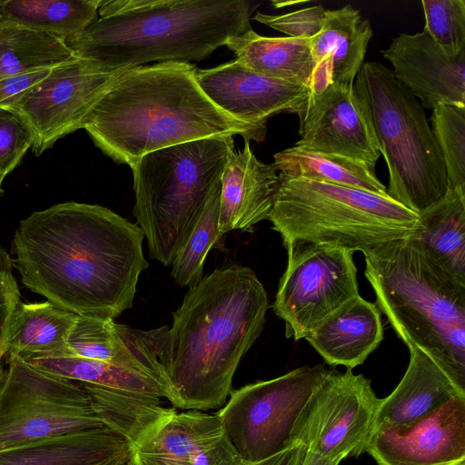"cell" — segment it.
Instances as JSON below:
<instances>
[{"instance_id": "obj_6", "label": "cell", "mask_w": 465, "mask_h": 465, "mask_svg": "<svg viewBox=\"0 0 465 465\" xmlns=\"http://www.w3.org/2000/svg\"><path fill=\"white\" fill-rule=\"evenodd\" d=\"M279 178L268 220L285 247L303 242L365 253L423 231L420 215L389 195L302 177Z\"/></svg>"}, {"instance_id": "obj_28", "label": "cell", "mask_w": 465, "mask_h": 465, "mask_svg": "<svg viewBox=\"0 0 465 465\" xmlns=\"http://www.w3.org/2000/svg\"><path fill=\"white\" fill-rule=\"evenodd\" d=\"M420 217L423 231L416 238L444 270L465 284V193L449 189Z\"/></svg>"}, {"instance_id": "obj_12", "label": "cell", "mask_w": 465, "mask_h": 465, "mask_svg": "<svg viewBox=\"0 0 465 465\" xmlns=\"http://www.w3.org/2000/svg\"><path fill=\"white\" fill-rule=\"evenodd\" d=\"M124 69L78 57L52 70L40 84L7 107L28 132L35 155L83 129L85 118Z\"/></svg>"}, {"instance_id": "obj_36", "label": "cell", "mask_w": 465, "mask_h": 465, "mask_svg": "<svg viewBox=\"0 0 465 465\" xmlns=\"http://www.w3.org/2000/svg\"><path fill=\"white\" fill-rule=\"evenodd\" d=\"M326 18V9L314 5L283 15L258 12L253 19L290 37L312 38L318 35Z\"/></svg>"}, {"instance_id": "obj_42", "label": "cell", "mask_w": 465, "mask_h": 465, "mask_svg": "<svg viewBox=\"0 0 465 465\" xmlns=\"http://www.w3.org/2000/svg\"><path fill=\"white\" fill-rule=\"evenodd\" d=\"M340 461L329 460L308 450L301 465H339Z\"/></svg>"}, {"instance_id": "obj_30", "label": "cell", "mask_w": 465, "mask_h": 465, "mask_svg": "<svg viewBox=\"0 0 465 465\" xmlns=\"http://www.w3.org/2000/svg\"><path fill=\"white\" fill-rule=\"evenodd\" d=\"M273 159L272 164L284 177H302L388 195L387 188L377 178L375 169L345 156L292 146L274 153Z\"/></svg>"}, {"instance_id": "obj_3", "label": "cell", "mask_w": 465, "mask_h": 465, "mask_svg": "<svg viewBox=\"0 0 465 465\" xmlns=\"http://www.w3.org/2000/svg\"><path fill=\"white\" fill-rule=\"evenodd\" d=\"M196 67L163 62L124 69L84 120L96 147L130 167L151 152L211 137L262 142L266 130L223 113L203 94Z\"/></svg>"}, {"instance_id": "obj_43", "label": "cell", "mask_w": 465, "mask_h": 465, "mask_svg": "<svg viewBox=\"0 0 465 465\" xmlns=\"http://www.w3.org/2000/svg\"><path fill=\"white\" fill-rule=\"evenodd\" d=\"M126 465H141L137 459L132 454Z\"/></svg>"}, {"instance_id": "obj_8", "label": "cell", "mask_w": 465, "mask_h": 465, "mask_svg": "<svg viewBox=\"0 0 465 465\" xmlns=\"http://www.w3.org/2000/svg\"><path fill=\"white\" fill-rule=\"evenodd\" d=\"M232 137H211L164 147L131 166L134 215L152 259L171 265L221 180Z\"/></svg>"}, {"instance_id": "obj_13", "label": "cell", "mask_w": 465, "mask_h": 465, "mask_svg": "<svg viewBox=\"0 0 465 465\" xmlns=\"http://www.w3.org/2000/svg\"><path fill=\"white\" fill-rule=\"evenodd\" d=\"M380 400L362 374L332 371L301 415L295 444L340 462L358 457L366 451Z\"/></svg>"}, {"instance_id": "obj_33", "label": "cell", "mask_w": 465, "mask_h": 465, "mask_svg": "<svg viewBox=\"0 0 465 465\" xmlns=\"http://www.w3.org/2000/svg\"><path fill=\"white\" fill-rule=\"evenodd\" d=\"M221 196V180L212 193L175 254L172 265V277L181 287H193L201 280L203 263L212 246L221 238L218 231Z\"/></svg>"}, {"instance_id": "obj_34", "label": "cell", "mask_w": 465, "mask_h": 465, "mask_svg": "<svg viewBox=\"0 0 465 465\" xmlns=\"http://www.w3.org/2000/svg\"><path fill=\"white\" fill-rule=\"evenodd\" d=\"M430 121L445 163L449 189L465 193V105L438 104Z\"/></svg>"}, {"instance_id": "obj_27", "label": "cell", "mask_w": 465, "mask_h": 465, "mask_svg": "<svg viewBox=\"0 0 465 465\" xmlns=\"http://www.w3.org/2000/svg\"><path fill=\"white\" fill-rule=\"evenodd\" d=\"M104 426L124 437L132 449L143 441L172 413L160 398L80 382Z\"/></svg>"}, {"instance_id": "obj_29", "label": "cell", "mask_w": 465, "mask_h": 465, "mask_svg": "<svg viewBox=\"0 0 465 465\" xmlns=\"http://www.w3.org/2000/svg\"><path fill=\"white\" fill-rule=\"evenodd\" d=\"M102 0H4L0 21L46 32L69 42L98 17Z\"/></svg>"}, {"instance_id": "obj_39", "label": "cell", "mask_w": 465, "mask_h": 465, "mask_svg": "<svg viewBox=\"0 0 465 465\" xmlns=\"http://www.w3.org/2000/svg\"><path fill=\"white\" fill-rule=\"evenodd\" d=\"M53 69H41L0 77V110H5L25 93L40 84Z\"/></svg>"}, {"instance_id": "obj_11", "label": "cell", "mask_w": 465, "mask_h": 465, "mask_svg": "<svg viewBox=\"0 0 465 465\" xmlns=\"http://www.w3.org/2000/svg\"><path fill=\"white\" fill-rule=\"evenodd\" d=\"M286 249L273 311L285 322L286 337L299 341L359 295L357 268L344 248L296 242Z\"/></svg>"}, {"instance_id": "obj_1", "label": "cell", "mask_w": 465, "mask_h": 465, "mask_svg": "<svg viewBox=\"0 0 465 465\" xmlns=\"http://www.w3.org/2000/svg\"><path fill=\"white\" fill-rule=\"evenodd\" d=\"M137 225L98 205L65 202L32 213L13 238L23 284L77 315L114 320L149 267Z\"/></svg>"}, {"instance_id": "obj_26", "label": "cell", "mask_w": 465, "mask_h": 465, "mask_svg": "<svg viewBox=\"0 0 465 465\" xmlns=\"http://www.w3.org/2000/svg\"><path fill=\"white\" fill-rule=\"evenodd\" d=\"M77 314L46 301L20 302L11 319L5 356L22 359L70 356L67 340Z\"/></svg>"}, {"instance_id": "obj_17", "label": "cell", "mask_w": 465, "mask_h": 465, "mask_svg": "<svg viewBox=\"0 0 465 465\" xmlns=\"http://www.w3.org/2000/svg\"><path fill=\"white\" fill-rule=\"evenodd\" d=\"M381 52L392 65L394 77L424 109L465 105V51L447 55L423 28L416 34L398 35Z\"/></svg>"}, {"instance_id": "obj_2", "label": "cell", "mask_w": 465, "mask_h": 465, "mask_svg": "<svg viewBox=\"0 0 465 465\" xmlns=\"http://www.w3.org/2000/svg\"><path fill=\"white\" fill-rule=\"evenodd\" d=\"M268 306L262 283L245 266L216 269L189 289L173 312L163 360L173 407L208 411L226 402Z\"/></svg>"}, {"instance_id": "obj_5", "label": "cell", "mask_w": 465, "mask_h": 465, "mask_svg": "<svg viewBox=\"0 0 465 465\" xmlns=\"http://www.w3.org/2000/svg\"><path fill=\"white\" fill-rule=\"evenodd\" d=\"M364 254L379 311L398 337L429 355L465 395V284L415 237Z\"/></svg>"}, {"instance_id": "obj_38", "label": "cell", "mask_w": 465, "mask_h": 465, "mask_svg": "<svg viewBox=\"0 0 465 465\" xmlns=\"http://www.w3.org/2000/svg\"><path fill=\"white\" fill-rule=\"evenodd\" d=\"M14 261L0 246V375L5 356V340L14 312L20 301V292L13 273Z\"/></svg>"}, {"instance_id": "obj_7", "label": "cell", "mask_w": 465, "mask_h": 465, "mask_svg": "<svg viewBox=\"0 0 465 465\" xmlns=\"http://www.w3.org/2000/svg\"><path fill=\"white\" fill-rule=\"evenodd\" d=\"M353 90L387 163V194L420 215L449 191L445 163L424 107L380 62L363 63Z\"/></svg>"}, {"instance_id": "obj_35", "label": "cell", "mask_w": 465, "mask_h": 465, "mask_svg": "<svg viewBox=\"0 0 465 465\" xmlns=\"http://www.w3.org/2000/svg\"><path fill=\"white\" fill-rule=\"evenodd\" d=\"M425 26L432 40L449 56L465 51V1L421 0Z\"/></svg>"}, {"instance_id": "obj_24", "label": "cell", "mask_w": 465, "mask_h": 465, "mask_svg": "<svg viewBox=\"0 0 465 465\" xmlns=\"http://www.w3.org/2000/svg\"><path fill=\"white\" fill-rule=\"evenodd\" d=\"M224 430L216 413L189 410L172 413L133 448L141 465H191L193 456L219 440Z\"/></svg>"}, {"instance_id": "obj_14", "label": "cell", "mask_w": 465, "mask_h": 465, "mask_svg": "<svg viewBox=\"0 0 465 465\" xmlns=\"http://www.w3.org/2000/svg\"><path fill=\"white\" fill-rule=\"evenodd\" d=\"M298 117L301 138L294 146L345 156L375 169L381 153L353 84H331L311 93Z\"/></svg>"}, {"instance_id": "obj_15", "label": "cell", "mask_w": 465, "mask_h": 465, "mask_svg": "<svg viewBox=\"0 0 465 465\" xmlns=\"http://www.w3.org/2000/svg\"><path fill=\"white\" fill-rule=\"evenodd\" d=\"M195 79L208 99L231 117L263 129L282 113L299 115L311 89L254 73L235 59L209 69H196Z\"/></svg>"}, {"instance_id": "obj_44", "label": "cell", "mask_w": 465, "mask_h": 465, "mask_svg": "<svg viewBox=\"0 0 465 465\" xmlns=\"http://www.w3.org/2000/svg\"><path fill=\"white\" fill-rule=\"evenodd\" d=\"M5 178V177L4 175L0 174V193L2 191V184H3V182H4Z\"/></svg>"}, {"instance_id": "obj_41", "label": "cell", "mask_w": 465, "mask_h": 465, "mask_svg": "<svg viewBox=\"0 0 465 465\" xmlns=\"http://www.w3.org/2000/svg\"><path fill=\"white\" fill-rule=\"evenodd\" d=\"M307 451L308 449L305 445L297 444L267 460L255 463H244L243 465H301Z\"/></svg>"}, {"instance_id": "obj_22", "label": "cell", "mask_w": 465, "mask_h": 465, "mask_svg": "<svg viewBox=\"0 0 465 465\" xmlns=\"http://www.w3.org/2000/svg\"><path fill=\"white\" fill-rule=\"evenodd\" d=\"M383 339L381 312L360 295L349 301L306 338L324 361L347 370L362 364Z\"/></svg>"}, {"instance_id": "obj_18", "label": "cell", "mask_w": 465, "mask_h": 465, "mask_svg": "<svg viewBox=\"0 0 465 465\" xmlns=\"http://www.w3.org/2000/svg\"><path fill=\"white\" fill-rule=\"evenodd\" d=\"M168 330V326H162L143 331L114 320L77 315L67 347L70 356L101 361L144 374L169 391L163 368Z\"/></svg>"}, {"instance_id": "obj_32", "label": "cell", "mask_w": 465, "mask_h": 465, "mask_svg": "<svg viewBox=\"0 0 465 465\" xmlns=\"http://www.w3.org/2000/svg\"><path fill=\"white\" fill-rule=\"evenodd\" d=\"M22 359V358H21ZM35 368L71 381L141 395L170 399L168 389L144 374L77 356L23 359Z\"/></svg>"}, {"instance_id": "obj_16", "label": "cell", "mask_w": 465, "mask_h": 465, "mask_svg": "<svg viewBox=\"0 0 465 465\" xmlns=\"http://www.w3.org/2000/svg\"><path fill=\"white\" fill-rule=\"evenodd\" d=\"M366 452L378 465H465V397L410 425L374 430Z\"/></svg>"}, {"instance_id": "obj_4", "label": "cell", "mask_w": 465, "mask_h": 465, "mask_svg": "<svg viewBox=\"0 0 465 465\" xmlns=\"http://www.w3.org/2000/svg\"><path fill=\"white\" fill-rule=\"evenodd\" d=\"M247 0H102L98 17L66 42L77 56L113 69L201 61L252 29Z\"/></svg>"}, {"instance_id": "obj_31", "label": "cell", "mask_w": 465, "mask_h": 465, "mask_svg": "<svg viewBox=\"0 0 465 465\" xmlns=\"http://www.w3.org/2000/svg\"><path fill=\"white\" fill-rule=\"evenodd\" d=\"M78 57L57 35L0 21V77L55 68Z\"/></svg>"}, {"instance_id": "obj_19", "label": "cell", "mask_w": 465, "mask_h": 465, "mask_svg": "<svg viewBox=\"0 0 465 465\" xmlns=\"http://www.w3.org/2000/svg\"><path fill=\"white\" fill-rule=\"evenodd\" d=\"M279 185L274 165L258 160L249 141H244L242 150L232 151L221 177V237L233 230L247 231L268 219Z\"/></svg>"}, {"instance_id": "obj_25", "label": "cell", "mask_w": 465, "mask_h": 465, "mask_svg": "<svg viewBox=\"0 0 465 465\" xmlns=\"http://www.w3.org/2000/svg\"><path fill=\"white\" fill-rule=\"evenodd\" d=\"M311 42L312 38L263 36L251 29L230 38L225 46L254 73L310 88L314 70Z\"/></svg>"}, {"instance_id": "obj_21", "label": "cell", "mask_w": 465, "mask_h": 465, "mask_svg": "<svg viewBox=\"0 0 465 465\" xmlns=\"http://www.w3.org/2000/svg\"><path fill=\"white\" fill-rule=\"evenodd\" d=\"M410 361L397 387L381 399L373 431L410 425L462 396L446 373L420 349L408 346Z\"/></svg>"}, {"instance_id": "obj_10", "label": "cell", "mask_w": 465, "mask_h": 465, "mask_svg": "<svg viewBox=\"0 0 465 465\" xmlns=\"http://www.w3.org/2000/svg\"><path fill=\"white\" fill-rule=\"evenodd\" d=\"M331 371L323 365L303 366L231 392L216 414L244 463L267 460L297 445V422Z\"/></svg>"}, {"instance_id": "obj_20", "label": "cell", "mask_w": 465, "mask_h": 465, "mask_svg": "<svg viewBox=\"0 0 465 465\" xmlns=\"http://www.w3.org/2000/svg\"><path fill=\"white\" fill-rule=\"evenodd\" d=\"M371 37L369 20L351 5L326 10L324 24L311 42L314 64L311 93L331 84H353Z\"/></svg>"}, {"instance_id": "obj_9", "label": "cell", "mask_w": 465, "mask_h": 465, "mask_svg": "<svg viewBox=\"0 0 465 465\" xmlns=\"http://www.w3.org/2000/svg\"><path fill=\"white\" fill-rule=\"evenodd\" d=\"M0 375V450L104 428L78 381L43 371L17 355Z\"/></svg>"}, {"instance_id": "obj_40", "label": "cell", "mask_w": 465, "mask_h": 465, "mask_svg": "<svg viewBox=\"0 0 465 465\" xmlns=\"http://www.w3.org/2000/svg\"><path fill=\"white\" fill-rule=\"evenodd\" d=\"M244 462L224 435L206 449L197 452L192 465H243Z\"/></svg>"}, {"instance_id": "obj_23", "label": "cell", "mask_w": 465, "mask_h": 465, "mask_svg": "<svg viewBox=\"0 0 465 465\" xmlns=\"http://www.w3.org/2000/svg\"><path fill=\"white\" fill-rule=\"evenodd\" d=\"M131 444L104 427L0 450V465H126Z\"/></svg>"}, {"instance_id": "obj_37", "label": "cell", "mask_w": 465, "mask_h": 465, "mask_svg": "<svg viewBox=\"0 0 465 465\" xmlns=\"http://www.w3.org/2000/svg\"><path fill=\"white\" fill-rule=\"evenodd\" d=\"M31 137L11 113L0 110V174L14 171L31 148Z\"/></svg>"}]
</instances>
